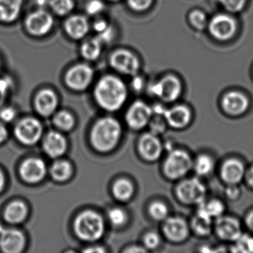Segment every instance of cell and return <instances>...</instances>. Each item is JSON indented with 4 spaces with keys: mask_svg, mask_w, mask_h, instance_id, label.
<instances>
[{
    "mask_svg": "<svg viewBox=\"0 0 253 253\" xmlns=\"http://www.w3.org/2000/svg\"><path fill=\"white\" fill-rule=\"evenodd\" d=\"M94 96L102 108L108 111H116L126 100V87L119 78L106 76L96 85Z\"/></svg>",
    "mask_w": 253,
    "mask_h": 253,
    "instance_id": "obj_1",
    "label": "cell"
},
{
    "mask_svg": "<svg viewBox=\"0 0 253 253\" xmlns=\"http://www.w3.org/2000/svg\"><path fill=\"white\" fill-rule=\"evenodd\" d=\"M121 126L117 120L105 118L97 121L91 131V143L100 152H109L118 143L121 136Z\"/></svg>",
    "mask_w": 253,
    "mask_h": 253,
    "instance_id": "obj_2",
    "label": "cell"
},
{
    "mask_svg": "<svg viewBox=\"0 0 253 253\" xmlns=\"http://www.w3.org/2000/svg\"><path fill=\"white\" fill-rule=\"evenodd\" d=\"M75 230L81 239L94 241L103 236L104 223L101 216L95 211H85L75 220Z\"/></svg>",
    "mask_w": 253,
    "mask_h": 253,
    "instance_id": "obj_3",
    "label": "cell"
},
{
    "mask_svg": "<svg viewBox=\"0 0 253 253\" xmlns=\"http://www.w3.org/2000/svg\"><path fill=\"white\" fill-rule=\"evenodd\" d=\"M192 166V158L187 152L182 150L171 151L164 162V171L169 178L177 180L186 175Z\"/></svg>",
    "mask_w": 253,
    "mask_h": 253,
    "instance_id": "obj_4",
    "label": "cell"
},
{
    "mask_svg": "<svg viewBox=\"0 0 253 253\" xmlns=\"http://www.w3.org/2000/svg\"><path fill=\"white\" fill-rule=\"evenodd\" d=\"M176 195L183 204L199 205L204 202L207 189L198 178L186 179L177 185Z\"/></svg>",
    "mask_w": 253,
    "mask_h": 253,
    "instance_id": "obj_5",
    "label": "cell"
},
{
    "mask_svg": "<svg viewBox=\"0 0 253 253\" xmlns=\"http://www.w3.org/2000/svg\"><path fill=\"white\" fill-rule=\"evenodd\" d=\"M182 85L180 81L172 75L165 77L160 82L151 87L152 94L158 96L167 103L177 100L180 97Z\"/></svg>",
    "mask_w": 253,
    "mask_h": 253,
    "instance_id": "obj_6",
    "label": "cell"
},
{
    "mask_svg": "<svg viewBox=\"0 0 253 253\" xmlns=\"http://www.w3.org/2000/svg\"><path fill=\"white\" fill-rule=\"evenodd\" d=\"M42 134V125L35 118H26L16 126V137L26 145L35 144L40 140Z\"/></svg>",
    "mask_w": 253,
    "mask_h": 253,
    "instance_id": "obj_7",
    "label": "cell"
},
{
    "mask_svg": "<svg viewBox=\"0 0 253 253\" xmlns=\"http://www.w3.org/2000/svg\"><path fill=\"white\" fill-rule=\"evenodd\" d=\"M110 64L115 70L128 75H135L140 68L138 59L131 51L118 50L110 57Z\"/></svg>",
    "mask_w": 253,
    "mask_h": 253,
    "instance_id": "obj_8",
    "label": "cell"
},
{
    "mask_svg": "<svg viewBox=\"0 0 253 253\" xmlns=\"http://www.w3.org/2000/svg\"><path fill=\"white\" fill-rule=\"evenodd\" d=\"M54 20L52 17L43 10H38L32 13L26 19V29L31 35L41 37L51 31Z\"/></svg>",
    "mask_w": 253,
    "mask_h": 253,
    "instance_id": "obj_9",
    "label": "cell"
},
{
    "mask_svg": "<svg viewBox=\"0 0 253 253\" xmlns=\"http://www.w3.org/2000/svg\"><path fill=\"white\" fill-rule=\"evenodd\" d=\"M209 30L216 39L226 41L235 35L236 23L235 20L229 16L218 14L210 21Z\"/></svg>",
    "mask_w": 253,
    "mask_h": 253,
    "instance_id": "obj_10",
    "label": "cell"
},
{
    "mask_svg": "<svg viewBox=\"0 0 253 253\" xmlns=\"http://www.w3.org/2000/svg\"><path fill=\"white\" fill-rule=\"evenodd\" d=\"M93 71L85 64H79L72 67L66 76V82L72 89L84 90L91 84Z\"/></svg>",
    "mask_w": 253,
    "mask_h": 253,
    "instance_id": "obj_11",
    "label": "cell"
},
{
    "mask_svg": "<svg viewBox=\"0 0 253 253\" xmlns=\"http://www.w3.org/2000/svg\"><path fill=\"white\" fill-rule=\"evenodd\" d=\"M152 113L153 110L146 103L137 101L128 109L126 121L131 128L140 129L150 122Z\"/></svg>",
    "mask_w": 253,
    "mask_h": 253,
    "instance_id": "obj_12",
    "label": "cell"
},
{
    "mask_svg": "<svg viewBox=\"0 0 253 253\" xmlns=\"http://www.w3.org/2000/svg\"><path fill=\"white\" fill-rule=\"evenodd\" d=\"M214 229L220 239L227 241H235L242 234L240 222L235 217L228 216L217 217Z\"/></svg>",
    "mask_w": 253,
    "mask_h": 253,
    "instance_id": "obj_13",
    "label": "cell"
},
{
    "mask_svg": "<svg viewBox=\"0 0 253 253\" xmlns=\"http://www.w3.org/2000/svg\"><path fill=\"white\" fill-rule=\"evenodd\" d=\"M163 229L167 239L171 242H182L189 236V226L181 217H167Z\"/></svg>",
    "mask_w": 253,
    "mask_h": 253,
    "instance_id": "obj_14",
    "label": "cell"
},
{
    "mask_svg": "<svg viewBox=\"0 0 253 253\" xmlns=\"http://www.w3.org/2000/svg\"><path fill=\"white\" fill-rule=\"evenodd\" d=\"M26 240L17 229H0V247L7 253H18L23 250Z\"/></svg>",
    "mask_w": 253,
    "mask_h": 253,
    "instance_id": "obj_15",
    "label": "cell"
},
{
    "mask_svg": "<svg viewBox=\"0 0 253 253\" xmlns=\"http://www.w3.org/2000/svg\"><path fill=\"white\" fill-rule=\"evenodd\" d=\"M222 107L228 115L238 116L247 112L249 107V100L242 93L230 91L223 97Z\"/></svg>",
    "mask_w": 253,
    "mask_h": 253,
    "instance_id": "obj_16",
    "label": "cell"
},
{
    "mask_svg": "<svg viewBox=\"0 0 253 253\" xmlns=\"http://www.w3.org/2000/svg\"><path fill=\"white\" fill-rule=\"evenodd\" d=\"M139 149L142 156L149 161L159 159L163 152V145L157 134L148 133L141 137L139 143Z\"/></svg>",
    "mask_w": 253,
    "mask_h": 253,
    "instance_id": "obj_17",
    "label": "cell"
},
{
    "mask_svg": "<svg viewBox=\"0 0 253 253\" xmlns=\"http://www.w3.org/2000/svg\"><path fill=\"white\" fill-rule=\"evenodd\" d=\"M163 116L169 126L180 129L184 128L189 124L192 118V113L186 106L179 105L171 109H165Z\"/></svg>",
    "mask_w": 253,
    "mask_h": 253,
    "instance_id": "obj_18",
    "label": "cell"
},
{
    "mask_svg": "<svg viewBox=\"0 0 253 253\" xmlns=\"http://www.w3.org/2000/svg\"><path fill=\"white\" fill-rule=\"evenodd\" d=\"M45 164L42 160L39 158L26 160L20 168L22 177L29 183H38L41 181L45 176Z\"/></svg>",
    "mask_w": 253,
    "mask_h": 253,
    "instance_id": "obj_19",
    "label": "cell"
},
{
    "mask_svg": "<svg viewBox=\"0 0 253 253\" xmlns=\"http://www.w3.org/2000/svg\"><path fill=\"white\" fill-rule=\"evenodd\" d=\"M245 175V168L242 162L231 158L225 161L220 169V176L225 183L229 185L238 184Z\"/></svg>",
    "mask_w": 253,
    "mask_h": 253,
    "instance_id": "obj_20",
    "label": "cell"
},
{
    "mask_svg": "<svg viewBox=\"0 0 253 253\" xmlns=\"http://www.w3.org/2000/svg\"><path fill=\"white\" fill-rule=\"evenodd\" d=\"M44 149L49 156L57 158L64 154L67 149V142L60 133L51 131L45 137L43 143Z\"/></svg>",
    "mask_w": 253,
    "mask_h": 253,
    "instance_id": "obj_21",
    "label": "cell"
},
{
    "mask_svg": "<svg viewBox=\"0 0 253 253\" xmlns=\"http://www.w3.org/2000/svg\"><path fill=\"white\" fill-rule=\"evenodd\" d=\"M37 109L41 115L49 116L52 115L57 106V97L54 91L49 89L41 91L36 97Z\"/></svg>",
    "mask_w": 253,
    "mask_h": 253,
    "instance_id": "obj_22",
    "label": "cell"
},
{
    "mask_svg": "<svg viewBox=\"0 0 253 253\" xmlns=\"http://www.w3.org/2000/svg\"><path fill=\"white\" fill-rule=\"evenodd\" d=\"M198 206L197 214L192 218L191 226L197 235L200 236H207L211 233V217L207 214L202 204Z\"/></svg>",
    "mask_w": 253,
    "mask_h": 253,
    "instance_id": "obj_23",
    "label": "cell"
},
{
    "mask_svg": "<svg viewBox=\"0 0 253 253\" xmlns=\"http://www.w3.org/2000/svg\"><path fill=\"white\" fill-rule=\"evenodd\" d=\"M88 23L86 19L82 16H73L68 19L65 29L68 35L75 40L84 38L88 32Z\"/></svg>",
    "mask_w": 253,
    "mask_h": 253,
    "instance_id": "obj_24",
    "label": "cell"
},
{
    "mask_svg": "<svg viewBox=\"0 0 253 253\" xmlns=\"http://www.w3.org/2000/svg\"><path fill=\"white\" fill-rule=\"evenodd\" d=\"M23 0H0V21L11 23L19 17Z\"/></svg>",
    "mask_w": 253,
    "mask_h": 253,
    "instance_id": "obj_25",
    "label": "cell"
},
{
    "mask_svg": "<svg viewBox=\"0 0 253 253\" xmlns=\"http://www.w3.org/2000/svg\"><path fill=\"white\" fill-rule=\"evenodd\" d=\"M27 212V208L23 202L14 201L7 207L4 216L7 221L17 223L26 218Z\"/></svg>",
    "mask_w": 253,
    "mask_h": 253,
    "instance_id": "obj_26",
    "label": "cell"
},
{
    "mask_svg": "<svg viewBox=\"0 0 253 253\" xmlns=\"http://www.w3.org/2000/svg\"><path fill=\"white\" fill-rule=\"evenodd\" d=\"M102 43L97 38L85 41L81 47V54L84 58L94 60L98 58L101 52Z\"/></svg>",
    "mask_w": 253,
    "mask_h": 253,
    "instance_id": "obj_27",
    "label": "cell"
},
{
    "mask_svg": "<svg viewBox=\"0 0 253 253\" xmlns=\"http://www.w3.org/2000/svg\"><path fill=\"white\" fill-rule=\"evenodd\" d=\"M134 192L132 184L128 180L122 179L114 185L113 192L115 196L120 201L129 199Z\"/></svg>",
    "mask_w": 253,
    "mask_h": 253,
    "instance_id": "obj_28",
    "label": "cell"
},
{
    "mask_svg": "<svg viewBox=\"0 0 253 253\" xmlns=\"http://www.w3.org/2000/svg\"><path fill=\"white\" fill-rule=\"evenodd\" d=\"M72 167L67 161H60L54 163L51 167L52 177L58 181L67 180L72 174Z\"/></svg>",
    "mask_w": 253,
    "mask_h": 253,
    "instance_id": "obj_29",
    "label": "cell"
},
{
    "mask_svg": "<svg viewBox=\"0 0 253 253\" xmlns=\"http://www.w3.org/2000/svg\"><path fill=\"white\" fill-rule=\"evenodd\" d=\"M194 168L198 175L205 176L210 174L214 169V161L211 157L201 155L197 158Z\"/></svg>",
    "mask_w": 253,
    "mask_h": 253,
    "instance_id": "obj_30",
    "label": "cell"
},
{
    "mask_svg": "<svg viewBox=\"0 0 253 253\" xmlns=\"http://www.w3.org/2000/svg\"><path fill=\"white\" fill-rule=\"evenodd\" d=\"M235 242L232 251L235 253H253V238L250 235L241 234Z\"/></svg>",
    "mask_w": 253,
    "mask_h": 253,
    "instance_id": "obj_31",
    "label": "cell"
},
{
    "mask_svg": "<svg viewBox=\"0 0 253 253\" xmlns=\"http://www.w3.org/2000/svg\"><path fill=\"white\" fill-rule=\"evenodd\" d=\"M202 205L207 214L211 218L212 217L217 218V217L222 216V214L224 212V204L218 200H212V201L208 203L203 202Z\"/></svg>",
    "mask_w": 253,
    "mask_h": 253,
    "instance_id": "obj_32",
    "label": "cell"
},
{
    "mask_svg": "<svg viewBox=\"0 0 253 253\" xmlns=\"http://www.w3.org/2000/svg\"><path fill=\"white\" fill-rule=\"evenodd\" d=\"M50 5L56 14L64 16L72 11L74 2L72 0H51Z\"/></svg>",
    "mask_w": 253,
    "mask_h": 253,
    "instance_id": "obj_33",
    "label": "cell"
},
{
    "mask_svg": "<svg viewBox=\"0 0 253 253\" xmlns=\"http://www.w3.org/2000/svg\"><path fill=\"white\" fill-rule=\"evenodd\" d=\"M149 213L155 220H166L168 217V207L164 203L156 201L149 207Z\"/></svg>",
    "mask_w": 253,
    "mask_h": 253,
    "instance_id": "obj_34",
    "label": "cell"
},
{
    "mask_svg": "<svg viewBox=\"0 0 253 253\" xmlns=\"http://www.w3.org/2000/svg\"><path fill=\"white\" fill-rule=\"evenodd\" d=\"M54 123L61 129L70 130L75 125V120L69 112L63 111L56 115Z\"/></svg>",
    "mask_w": 253,
    "mask_h": 253,
    "instance_id": "obj_35",
    "label": "cell"
},
{
    "mask_svg": "<svg viewBox=\"0 0 253 253\" xmlns=\"http://www.w3.org/2000/svg\"><path fill=\"white\" fill-rule=\"evenodd\" d=\"M189 20L192 26L199 30H202L207 26V17L201 11H195L191 13Z\"/></svg>",
    "mask_w": 253,
    "mask_h": 253,
    "instance_id": "obj_36",
    "label": "cell"
},
{
    "mask_svg": "<svg viewBox=\"0 0 253 253\" xmlns=\"http://www.w3.org/2000/svg\"><path fill=\"white\" fill-rule=\"evenodd\" d=\"M219 2L231 12H238L245 5L246 0H219Z\"/></svg>",
    "mask_w": 253,
    "mask_h": 253,
    "instance_id": "obj_37",
    "label": "cell"
},
{
    "mask_svg": "<svg viewBox=\"0 0 253 253\" xmlns=\"http://www.w3.org/2000/svg\"><path fill=\"white\" fill-rule=\"evenodd\" d=\"M12 86V81L9 78H0V106H2L8 93Z\"/></svg>",
    "mask_w": 253,
    "mask_h": 253,
    "instance_id": "obj_38",
    "label": "cell"
},
{
    "mask_svg": "<svg viewBox=\"0 0 253 253\" xmlns=\"http://www.w3.org/2000/svg\"><path fill=\"white\" fill-rule=\"evenodd\" d=\"M109 219L113 224L119 226L125 222L126 214L121 209H113L109 213Z\"/></svg>",
    "mask_w": 253,
    "mask_h": 253,
    "instance_id": "obj_39",
    "label": "cell"
},
{
    "mask_svg": "<svg viewBox=\"0 0 253 253\" xmlns=\"http://www.w3.org/2000/svg\"><path fill=\"white\" fill-rule=\"evenodd\" d=\"M160 243H161V238L156 232H149L145 236L144 244L147 249L154 250L159 246Z\"/></svg>",
    "mask_w": 253,
    "mask_h": 253,
    "instance_id": "obj_40",
    "label": "cell"
},
{
    "mask_svg": "<svg viewBox=\"0 0 253 253\" xmlns=\"http://www.w3.org/2000/svg\"><path fill=\"white\" fill-rule=\"evenodd\" d=\"M104 5L100 0H91L87 4L85 10L90 15H96V14L101 12L104 9Z\"/></svg>",
    "mask_w": 253,
    "mask_h": 253,
    "instance_id": "obj_41",
    "label": "cell"
},
{
    "mask_svg": "<svg viewBox=\"0 0 253 253\" xmlns=\"http://www.w3.org/2000/svg\"><path fill=\"white\" fill-rule=\"evenodd\" d=\"M152 0H128V5L134 11H141L147 9L152 5Z\"/></svg>",
    "mask_w": 253,
    "mask_h": 253,
    "instance_id": "obj_42",
    "label": "cell"
},
{
    "mask_svg": "<svg viewBox=\"0 0 253 253\" xmlns=\"http://www.w3.org/2000/svg\"><path fill=\"white\" fill-rule=\"evenodd\" d=\"M152 133L155 134H159L165 130V120L161 118V115H158L156 118L150 121Z\"/></svg>",
    "mask_w": 253,
    "mask_h": 253,
    "instance_id": "obj_43",
    "label": "cell"
},
{
    "mask_svg": "<svg viewBox=\"0 0 253 253\" xmlns=\"http://www.w3.org/2000/svg\"><path fill=\"white\" fill-rule=\"evenodd\" d=\"M112 38H113V29L111 26H109L107 29H105L100 33H98L97 38L103 44L105 42H109L112 39Z\"/></svg>",
    "mask_w": 253,
    "mask_h": 253,
    "instance_id": "obj_44",
    "label": "cell"
},
{
    "mask_svg": "<svg viewBox=\"0 0 253 253\" xmlns=\"http://www.w3.org/2000/svg\"><path fill=\"white\" fill-rule=\"evenodd\" d=\"M15 111L11 108H5L0 112V118L5 122H10L15 117Z\"/></svg>",
    "mask_w": 253,
    "mask_h": 253,
    "instance_id": "obj_45",
    "label": "cell"
},
{
    "mask_svg": "<svg viewBox=\"0 0 253 253\" xmlns=\"http://www.w3.org/2000/svg\"><path fill=\"white\" fill-rule=\"evenodd\" d=\"M226 195L230 200L237 199L240 195V189L235 184L229 185L226 189Z\"/></svg>",
    "mask_w": 253,
    "mask_h": 253,
    "instance_id": "obj_46",
    "label": "cell"
},
{
    "mask_svg": "<svg viewBox=\"0 0 253 253\" xmlns=\"http://www.w3.org/2000/svg\"><path fill=\"white\" fill-rule=\"evenodd\" d=\"M108 27H109V26H108L107 23L105 22L104 20H99V21L96 22L94 25V30L97 32V34L103 32L105 29H107Z\"/></svg>",
    "mask_w": 253,
    "mask_h": 253,
    "instance_id": "obj_47",
    "label": "cell"
},
{
    "mask_svg": "<svg viewBox=\"0 0 253 253\" xmlns=\"http://www.w3.org/2000/svg\"><path fill=\"white\" fill-rule=\"evenodd\" d=\"M8 136V131H7L6 127L0 123V143H2L6 139Z\"/></svg>",
    "mask_w": 253,
    "mask_h": 253,
    "instance_id": "obj_48",
    "label": "cell"
},
{
    "mask_svg": "<svg viewBox=\"0 0 253 253\" xmlns=\"http://www.w3.org/2000/svg\"><path fill=\"white\" fill-rule=\"evenodd\" d=\"M246 179H247V183L249 186L253 189V167L249 169L246 174Z\"/></svg>",
    "mask_w": 253,
    "mask_h": 253,
    "instance_id": "obj_49",
    "label": "cell"
},
{
    "mask_svg": "<svg viewBox=\"0 0 253 253\" xmlns=\"http://www.w3.org/2000/svg\"><path fill=\"white\" fill-rule=\"evenodd\" d=\"M246 224L250 230L253 231V211L247 214L246 217Z\"/></svg>",
    "mask_w": 253,
    "mask_h": 253,
    "instance_id": "obj_50",
    "label": "cell"
},
{
    "mask_svg": "<svg viewBox=\"0 0 253 253\" xmlns=\"http://www.w3.org/2000/svg\"><path fill=\"white\" fill-rule=\"evenodd\" d=\"M143 80H142L140 77H137V78H134V81H133V87H134L135 89H141L142 87H143Z\"/></svg>",
    "mask_w": 253,
    "mask_h": 253,
    "instance_id": "obj_51",
    "label": "cell"
},
{
    "mask_svg": "<svg viewBox=\"0 0 253 253\" xmlns=\"http://www.w3.org/2000/svg\"><path fill=\"white\" fill-rule=\"evenodd\" d=\"M4 185H5V177L3 173L0 170V192L3 189Z\"/></svg>",
    "mask_w": 253,
    "mask_h": 253,
    "instance_id": "obj_52",
    "label": "cell"
},
{
    "mask_svg": "<svg viewBox=\"0 0 253 253\" xmlns=\"http://www.w3.org/2000/svg\"><path fill=\"white\" fill-rule=\"evenodd\" d=\"M127 252H130V253H143L146 252V250L144 249L140 248L138 247H134V248L130 249V250H127Z\"/></svg>",
    "mask_w": 253,
    "mask_h": 253,
    "instance_id": "obj_53",
    "label": "cell"
},
{
    "mask_svg": "<svg viewBox=\"0 0 253 253\" xmlns=\"http://www.w3.org/2000/svg\"><path fill=\"white\" fill-rule=\"evenodd\" d=\"M85 253H103L104 250L102 248H94V249H88V250H85Z\"/></svg>",
    "mask_w": 253,
    "mask_h": 253,
    "instance_id": "obj_54",
    "label": "cell"
},
{
    "mask_svg": "<svg viewBox=\"0 0 253 253\" xmlns=\"http://www.w3.org/2000/svg\"><path fill=\"white\" fill-rule=\"evenodd\" d=\"M37 3H38V5H39V6H44V5H46L47 0H38Z\"/></svg>",
    "mask_w": 253,
    "mask_h": 253,
    "instance_id": "obj_55",
    "label": "cell"
},
{
    "mask_svg": "<svg viewBox=\"0 0 253 253\" xmlns=\"http://www.w3.org/2000/svg\"><path fill=\"white\" fill-rule=\"evenodd\" d=\"M112 1H118V0H112Z\"/></svg>",
    "mask_w": 253,
    "mask_h": 253,
    "instance_id": "obj_56",
    "label": "cell"
}]
</instances>
